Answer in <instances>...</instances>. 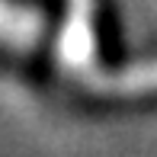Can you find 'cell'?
I'll return each instance as SVG.
<instances>
[{"label":"cell","mask_w":157,"mask_h":157,"mask_svg":"<svg viewBox=\"0 0 157 157\" xmlns=\"http://www.w3.org/2000/svg\"><path fill=\"white\" fill-rule=\"evenodd\" d=\"M55 61L61 74L74 80H87L93 71H99L96 61V0H67L64 3V23L55 39Z\"/></svg>","instance_id":"cell-1"},{"label":"cell","mask_w":157,"mask_h":157,"mask_svg":"<svg viewBox=\"0 0 157 157\" xmlns=\"http://www.w3.org/2000/svg\"><path fill=\"white\" fill-rule=\"evenodd\" d=\"M83 87L90 93L99 96H144V93H157V58L147 61H135L125 64L119 71H93L83 80Z\"/></svg>","instance_id":"cell-3"},{"label":"cell","mask_w":157,"mask_h":157,"mask_svg":"<svg viewBox=\"0 0 157 157\" xmlns=\"http://www.w3.org/2000/svg\"><path fill=\"white\" fill-rule=\"evenodd\" d=\"M45 13L19 0H0V48L29 55L45 39Z\"/></svg>","instance_id":"cell-2"}]
</instances>
